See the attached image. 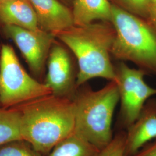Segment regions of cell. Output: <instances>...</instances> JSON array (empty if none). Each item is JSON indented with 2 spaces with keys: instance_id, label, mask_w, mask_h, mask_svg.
<instances>
[{
  "instance_id": "cell-1",
  "label": "cell",
  "mask_w": 156,
  "mask_h": 156,
  "mask_svg": "<svg viewBox=\"0 0 156 156\" xmlns=\"http://www.w3.org/2000/svg\"><path fill=\"white\" fill-rule=\"evenodd\" d=\"M111 23L97 21L73 25L55 34L75 57L78 64L77 87L94 78L116 81L111 49L116 38Z\"/></svg>"
},
{
  "instance_id": "cell-3",
  "label": "cell",
  "mask_w": 156,
  "mask_h": 156,
  "mask_svg": "<svg viewBox=\"0 0 156 156\" xmlns=\"http://www.w3.org/2000/svg\"><path fill=\"white\" fill-rule=\"evenodd\" d=\"M73 101L74 131L101 150L113 138L112 118L120 101L117 83L109 81L98 90H93L86 83L78 87Z\"/></svg>"
},
{
  "instance_id": "cell-20",
  "label": "cell",
  "mask_w": 156,
  "mask_h": 156,
  "mask_svg": "<svg viewBox=\"0 0 156 156\" xmlns=\"http://www.w3.org/2000/svg\"><path fill=\"white\" fill-rule=\"evenodd\" d=\"M59 1H60L62 3H63L64 5H66L72 9L73 0H59Z\"/></svg>"
},
{
  "instance_id": "cell-5",
  "label": "cell",
  "mask_w": 156,
  "mask_h": 156,
  "mask_svg": "<svg viewBox=\"0 0 156 156\" xmlns=\"http://www.w3.org/2000/svg\"><path fill=\"white\" fill-rule=\"evenodd\" d=\"M51 94L50 89L30 76L11 46L3 44L0 51V105L10 108Z\"/></svg>"
},
{
  "instance_id": "cell-21",
  "label": "cell",
  "mask_w": 156,
  "mask_h": 156,
  "mask_svg": "<svg viewBox=\"0 0 156 156\" xmlns=\"http://www.w3.org/2000/svg\"><path fill=\"white\" fill-rule=\"evenodd\" d=\"M150 9L156 10V0H149Z\"/></svg>"
},
{
  "instance_id": "cell-19",
  "label": "cell",
  "mask_w": 156,
  "mask_h": 156,
  "mask_svg": "<svg viewBox=\"0 0 156 156\" xmlns=\"http://www.w3.org/2000/svg\"><path fill=\"white\" fill-rule=\"evenodd\" d=\"M146 20L151 24V26L156 31V10L150 9L149 17Z\"/></svg>"
},
{
  "instance_id": "cell-9",
  "label": "cell",
  "mask_w": 156,
  "mask_h": 156,
  "mask_svg": "<svg viewBox=\"0 0 156 156\" xmlns=\"http://www.w3.org/2000/svg\"><path fill=\"white\" fill-rule=\"evenodd\" d=\"M153 139H156V99L149 98L136 120L127 128L126 156H133Z\"/></svg>"
},
{
  "instance_id": "cell-15",
  "label": "cell",
  "mask_w": 156,
  "mask_h": 156,
  "mask_svg": "<svg viewBox=\"0 0 156 156\" xmlns=\"http://www.w3.org/2000/svg\"><path fill=\"white\" fill-rule=\"evenodd\" d=\"M0 156H44L27 142L17 140L0 148Z\"/></svg>"
},
{
  "instance_id": "cell-8",
  "label": "cell",
  "mask_w": 156,
  "mask_h": 156,
  "mask_svg": "<svg viewBox=\"0 0 156 156\" xmlns=\"http://www.w3.org/2000/svg\"><path fill=\"white\" fill-rule=\"evenodd\" d=\"M1 28L16 45L34 74L42 76L55 35L41 29L31 30L12 25H3Z\"/></svg>"
},
{
  "instance_id": "cell-17",
  "label": "cell",
  "mask_w": 156,
  "mask_h": 156,
  "mask_svg": "<svg viewBox=\"0 0 156 156\" xmlns=\"http://www.w3.org/2000/svg\"><path fill=\"white\" fill-rule=\"evenodd\" d=\"M125 140L126 133L122 132L117 134L96 156H126Z\"/></svg>"
},
{
  "instance_id": "cell-2",
  "label": "cell",
  "mask_w": 156,
  "mask_h": 156,
  "mask_svg": "<svg viewBox=\"0 0 156 156\" xmlns=\"http://www.w3.org/2000/svg\"><path fill=\"white\" fill-rule=\"evenodd\" d=\"M16 108L21 114L22 140L44 156L74 132L72 100L50 94Z\"/></svg>"
},
{
  "instance_id": "cell-14",
  "label": "cell",
  "mask_w": 156,
  "mask_h": 156,
  "mask_svg": "<svg viewBox=\"0 0 156 156\" xmlns=\"http://www.w3.org/2000/svg\"><path fill=\"white\" fill-rule=\"evenodd\" d=\"M22 140L21 114L16 107L0 108V148L17 140Z\"/></svg>"
},
{
  "instance_id": "cell-22",
  "label": "cell",
  "mask_w": 156,
  "mask_h": 156,
  "mask_svg": "<svg viewBox=\"0 0 156 156\" xmlns=\"http://www.w3.org/2000/svg\"><path fill=\"white\" fill-rule=\"evenodd\" d=\"M7 1H9V0H0V2H5Z\"/></svg>"
},
{
  "instance_id": "cell-13",
  "label": "cell",
  "mask_w": 156,
  "mask_h": 156,
  "mask_svg": "<svg viewBox=\"0 0 156 156\" xmlns=\"http://www.w3.org/2000/svg\"><path fill=\"white\" fill-rule=\"evenodd\" d=\"M100 151L74 131L56 145L48 156H96Z\"/></svg>"
},
{
  "instance_id": "cell-16",
  "label": "cell",
  "mask_w": 156,
  "mask_h": 156,
  "mask_svg": "<svg viewBox=\"0 0 156 156\" xmlns=\"http://www.w3.org/2000/svg\"><path fill=\"white\" fill-rule=\"evenodd\" d=\"M112 5L117 6L134 15L147 20L150 5L149 0H109Z\"/></svg>"
},
{
  "instance_id": "cell-6",
  "label": "cell",
  "mask_w": 156,
  "mask_h": 156,
  "mask_svg": "<svg viewBox=\"0 0 156 156\" xmlns=\"http://www.w3.org/2000/svg\"><path fill=\"white\" fill-rule=\"evenodd\" d=\"M114 67L121 102L120 120L127 128L139 116L146 102L156 94V88L146 83L147 73L144 71L131 68L124 62Z\"/></svg>"
},
{
  "instance_id": "cell-18",
  "label": "cell",
  "mask_w": 156,
  "mask_h": 156,
  "mask_svg": "<svg viewBox=\"0 0 156 156\" xmlns=\"http://www.w3.org/2000/svg\"><path fill=\"white\" fill-rule=\"evenodd\" d=\"M133 156H156V139L144 145Z\"/></svg>"
},
{
  "instance_id": "cell-11",
  "label": "cell",
  "mask_w": 156,
  "mask_h": 156,
  "mask_svg": "<svg viewBox=\"0 0 156 156\" xmlns=\"http://www.w3.org/2000/svg\"><path fill=\"white\" fill-rule=\"evenodd\" d=\"M0 24L12 25L38 30L37 17L28 0H9L0 2Z\"/></svg>"
},
{
  "instance_id": "cell-10",
  "label": "cell",
  "mask_w": 156,
  "mask_h": 156,
  "mask_svg": "<svg viewBox=\"0 0 156 156\" xmlns=\"http://www.w3.org/2000/svg\"><path fill=\"white\" fill-rule=\"evenodd\" d=\"M36 13L39 28L53 34L74 25L72 9L59 0H28Z\"/></svg>"
},
{
  "instance_id": "cell-12",
  "label": "cell",
  "mask_w": 156,
  "mask_h": 156,
  "mask_svg": "<svg viewBox=\"0 0 156 156\" xmlns=\"http://www.w3.org/2000/svg\"><path fill=\"white\" fill-rule=\"evenodd\" d=\"M74 25L102 21L111 23L112 4L109 0H73Z\"/></svg>"
},
{
  "instance_id": "cell-7",
  "label": "cell",
  "mask_w": 156,
  "mask_h": 156,
  "mask_svg": "<svg viewBox=\"0 0 156 156\" xmlns=\"http://www.w3.org/2000/svg\"><path fill=\"white\" fill-rule=\"evenodd\" d=\"M54 41L47 60L44 83L51 94L73 100L77 91L78 68L75 67L71 51L60 41Z\"/></svg>"
},
{
  "instance_id": "cell-4",
  "label": "cell",
  "mask_w": 156,
  "mask_h": 156,
  "mask_svg": "<svg viewBox=\"0 0 156 156\" xmlns=\"http://www.w3.org/2000/svg\"><path fill=\"white\" fill-rule=\"evenodd\" d=\"M111 23L116 38L112 57L132 62L138 69L156 75V31L146 20L112 4Z\"/></svg>"
}]
</instances>
